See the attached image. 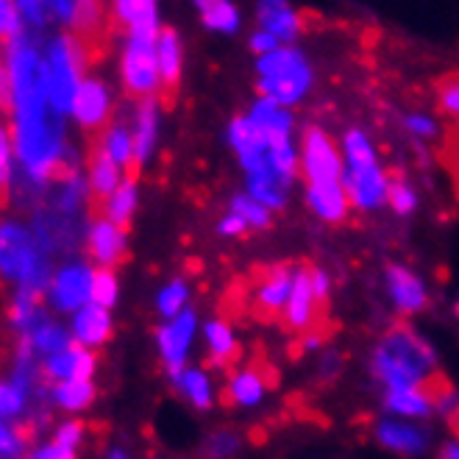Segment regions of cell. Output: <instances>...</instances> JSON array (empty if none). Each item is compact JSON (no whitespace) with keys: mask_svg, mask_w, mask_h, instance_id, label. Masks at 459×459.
<instances>
[{"mask_svg":"<svg viewBox=\"0 0 459 459\" xmlns=\"http://www.w3.org/2000/svg\"><path fill=\"white\" fill-rule=\"evenodd\" d=\"M304 176H307V201L317 212L320 221L340 223L348 214V195L342 186V156L329 140L326 131L309 126L304 134Z\"/></svg>","mask_w":459,"mask_h":459,"instance_id":"6da1fadb","label":"cell"},{"mask_svg":"<svg viewBox=\"0 0 459 459\" xmlns=\"http://www.w3.org/2000/svg\"><path fill=\"white\" fill-rule=\"evenodd\" d=\"M373 370L387 387L423 385L435 370V351L410 329H393L373 354Z\"/></svg>","mask_w":459,"mask_h":459,"instance_id":"7a4b0ae2","label":"cell"},{"mask_svg":"<svg viewBox=\"0 0 459 459\" xmlns=\"http://www.w3.org/2000/svg\"><path fill=\"white\" fill-rule=\"evenodd\" d=\"M0 276L6 281H17V287H31L39 292H45L50 284L45 251L17 223H0Z\"/></svg>","mask_w":459,"mask_h":459,"instance_id":"3957f363","label":"cell"},{"mask_svg":"<svg viewBox=\"0 0 459 459\" xmlns=\"http://www.w3.org/2000/svg\"><path fill=\"white\" fill-rule=\"evenodd\" d=\"M87 50L81 48L75 37H59L53 39L48 53H45V87H48V100L59 115H67L73 109V98L81 84V67H84Z\"/></svg>","mask_w":459,"mask_h":459,"instance_id":"277c9868","label":"cell"},{"mask_svg":"<svg viewBox=\"0 0 459 459\" xmlns=\"http://www.w3.org/2000/svg\"><path fill=\"white\" fill-rule=\"evenodd\" d=\"M123 81H126V90L137 98H148L161 87L156 37L128 34V45L123 53Z\"/></svg>","mask_w":459,"mask_h":459,"instance_id":"5b68a950","label":"cell"},{"mask_svg":"<svg viewBox=\"0 0 459 459\" xmlns=\"http://www.w3.org/2000/svg\"><path fill=\"white\" fill-rule=\"evenodd\" d=\"M320 301L315 299L312 279H309V267L299 264L292 276V290H290V301L284 307V326L295 334H309L317 332L320 323Z\"/></svg>","mask_w":459,"mask_h":459,"instance_id":"8992f818","label":"cell"},{"mask_svg":"<svg viewBox=\"0 0 459 459\" xmlns=\"http://www.w3.org/2000/svg\"><path fill=\"white\" fill-rule=\"evenodd\" d=\"M342 186L348 204L357 209H376L387 201L390 181L379 161H368V165H345L342 170Z\"/></svg>","mask_w":459,"mask_h":459,"instance_id":"52a82bcc","label":"cell"},{"mask_svg":"<svg viewBox=\"0 0 459 459\" xmlns=\"http://www.w3.org/2000/svg\"><path fill=\"white\" fill-rule=\"evenodd\" d=\"M195 312L193 309H181L176 317H170L168 326L159 329V351L161 359H165V368L170 373L173 385L181 379V373L186 368V351L193 345L195 337Z\"/></svg>","mask_w":459,"mask_h":459,"instance_id":"ba28073f","label":"cell"},{"mask_svg":"<svg viewBox=\"0 0 459 459\" xmlns=\"http://www.w3.org/2000/svg\"><path fill=\"white\" fill-rule=\"evenodd\" d=\"M48 299L59 312H78L92 301V270L81 262L65 264L48 284Z\"/></svg>","mask_w":459,"mask_h":459,"instance_id":"9c48e42d","label":"cell"},{"mask_svg":"<svg viewBox=\"0 0 459 459\" xmlns=\"http://www.w3.org/2000/svg\"><path fill=\"white\" fill-rule=\"evenodd\" d=\"M70 112L81 128H84L87 134H92V137H98V134L106 128V123H109V115H112L109 90H106L98 78H81Z\"/></svg>","mask_w":459,"mask_h":459,"instance_id":"30bf717a","label":"cell"},{"mask_svg":"<svg viewBox=\"0 0 459 459\" xmlns=\"http://www.w3.org/2000/svg\"><path fill=\"white\" fill-rule=\"evenodd\" d=\"M295 267L290 264H270L262 270V279L256 287V317L273 320L276 315H284V307L290 301Z\"/></svg>","mask_w":459,"mask_h":459,"instance_id":"8fae6325","label":"cell"},{"mask_svg":"<svg viewBox=\"0 0 459 459\" xmlns=\"http://www.w3.org/2000/svg\"><path fill=\"white\" fill-rule=\"evenodd\" d=\"M87 251L100 267H117L126 259V229L109 218H92L87 231Z\"/></svg>","mask_w":459,"mask_h":459,"instance_id":"7c38bea8","label":"cell"},{"mask_svg":"<svg viewBox=\"0 0 459 459\" xmlns=\"http://www.w3.org/2000/svg\"><path fill=\"white\" fill-rule=\"evenodd\" d=\"M95 354L81 342H70L56 354L45 357L42 373L50 382H67V379H92Z\"/></svg>","mask_w":459,"mask_h":459,"instance_id":"4fadbf2b","label":"cell"},{"mask_svg":"<svg viewBox=\"0 0 459 459\" xmlns=\"http://www.w3.org/2000/svg\"><path fill=\"white\" fill-rule=\"evenodd\" d=\"M120 165L92 140L90 153V214L98 218L106 198H109L120 184Z\"/></svg>","mask_w":459,"mask_h":459,"instance_id":"5bb4252c","label":"cell"},{"mask_svg":"<svg viewBox=\"0 0 459 459\" xmlns=\"http://www.w3.org/2000/svg\"><path fill=\"white\" fill-rule=\"evenodd\" d=\"M387 287H390V299L393 304L403 312V315H415L423 312L429 304V295L423 281L410 273L403 264H390L387 267Z\"/></svg>","mask_w":459,"mask_h":459,"instance_id":"9a60e30c","label":"cell"},{"mask_svg":"<svg viewBox=\"0 0 459 459\" xmlns=\"http://www.w3.org/2000/svg\"><path fill=\"white\" fill-rule=\"evenodd\" d=\"M159 103L153 95L143 98L140 112H137V123H134V168H131V178H137L140 168L151 159L153 145H156V131H159Z\"/></svg>","mask_w":459,"mask_h":459,"instance_id":"2e32d148","label":"cell"},{"mask_svg":"<svg viewBox=\"0 0 459 459\" xmlns=\"http://www.w3.org/2000/svg\"><path fill=\"white\" fill-rule=\"evenodd\" d=\"M112 334V317H109V309L90 301L84 304L75 317H73V340L87 345V348H98L109 340Z\"/></svg>","mask_w":459,"mask_h":459,"instance_id":"e0dca14e","label":"cell"},{"mask_svg":"<svg viewBox=\"0 0 459 459\" xmlns=\"http://www.w3.org/2000/svg\"><path fill=\"white\" fill-rule=\"evenodd\" d=\"M156 59H159L161 92H165V100L170 103V98L178 90V81H181V39L173 29H159Z\"/></svg>","mask_w":459,"mask_h":459,"instance_id":"ac0fdd59","label":"cell"},{"mask_svg":"<svg viewBox=\"0 0 459 459\" xmlns=\"http://www.w3.org/2000/svg\"><path fill=\"white\" fill-rule=\"evenodd\" d=\"M256 20L262 22L264 31L276 34L281 42H292L301 34V17L290 9L287 0H259Z\"/></svg>","mask_w":459,"mask_h":459,"instance_id":"d6986e66","label":"cell"},{"mask_svg":"<svg viewBox=\"0 0 459 459\" xmlns=\"http://www.w3.org/2000/svg\"><path fill=\"white\" fill-rule=\"evenodd\" d=\"M312 87V70L304 67L299 73H290V75H276V78H259V90L262 95L279 100L281 106H292L299 103Z\"/></svg>","mask_w":459,"mask_h":459,"instance_id":"ffe728a7","label":"cell"},{"mask_svg":"<svg viewBox=\"0 0 459 459\" xmlns=\"http://www.w3.org/2000/svg\"><path fill=\"white\" fill-rule=\"evenodd\" d=\"M264 390H267V376L259 370V365H251L231 376L226 395L231 403H239V407H254V403L262 401Z\"/></svg>","mask_w":459,"mask_h":459,"instance_id":"44dd1931","label":"cell"},{"mask_svg":"<svg viewBox=\"0 0 459 459\" xmlns=\"http://www.w3.org/2000/svg\"><path fill=\"white\" fill-rule=\"evenodd\" d=\"M376 437L379 443L390 451H398V454H420L426 448V435L415 426H407V423H393V420H385L376 426Z\"/></svg>","mask_w":459,"mask_h":459,"instance_id":"7402d4cb","label":"cell"},{"mask_svg":"<svg viewBox=\"0 0 459 459\" xmlns=\"http://www.w3.org/2000/svg\"><path fill=\"white\" fill-rule=\"evenodd\" d=\"M431 398L420 385H401V387H387V410L403 418H426L431 412Z\"/></svg>","mask_w":459,"mask_h":459,"instance_id":"603a6c76","label":"cell"},{"mask_svg":"<svg viewBox=\"0 0 459 459\" xmlns=\"http://www.w3.org/2000/svg\"><path fill=\"white\" fill-rule=\"evenodd\" d=\"M95 143L117 161V165L126 170V176L131 173V168H134V131H128L123 123L106 126L100 131V137H95Z\"/></svg>","mask_w":459,"mask_h":459,"instance_id":"cb8c5ba5","label":"cell"},{"mask_svg":"<svg viewBox=\"0 0 459 459\" xmlns=\"http://www.w3.org/2000/svg\"><path fill=\"white\" fill-rule=\"evenodd\" d=\"M134 209H137V178L126 176V181H120L117 190L109 198H106L100 214L126 229L128 221H131V214H134ZM100 214H98V218H100Z\"/></svg>","mask_w":459,"mask_h":459,"instance_id":"d4e9b609","label":"cell"},{"mask_svg":"<svg viewBox=\"0 0 459 459\" xmlns=\"http://www.w3.org/2000/svg\"><path fill=\"white\" fill-rule=\"evenodd\" d=\"M204 334H206V342H209L214 365H231V362H237L239 345H237L234 332H231V326H229L226 320H209L206 326H204Z\"/></svg>","mask_w":459,"mask_h":459,"instance_id":"484cf974","label":"cell"},{"mask_svg":"<svg viewBox=\"0 0 459 459\" xmlns=\"http://www.w3.org/2000/svg\"><path fill=\"white\" fill-rule=\"evenodd\" d=\"M251 120L267 134V137H273V134H290L292 131V115L284 112V106L273 98L262 95L254 109H251Z\"/></svg>","mask_w":459,"mask_h":459,"instance_id":"4316f807","label":"cell"},{"mask_svg":"<svg viewBox=\"0 0 459 459\" xmlns=\"http://www.w3.org/2000/svg\"><path fill=\"white\" fill-rule=\"evenodd\" d=\"M193 4L198 6L206 29L221 34H234L239 29V12L234 9L231 0H193Z\"/></svg>","mask_w":459,"mask_h":459,"instance_id":"83f0119b","label":"cell"},{"mask_svg":"<svg viewBox=\"0 0 459 459\" xmlns=\"http://www.w3.org/2000/svg\"><path fill=\"white\" fill-rule=\"evenodd\" d=\"M304 67H309V65H307V59L295 48H276V50H270V53H262L259 62H256L259 78L290 75V73H299Z\"/></svg>","mask_w":459,"mask_h":459,"instance_id":"f1b7e54d","label":"cell"},{"mask_svg":"<svg viewBox=\"0 0 459 459\" xmlns=\"http://www.w3.org/2000/svg\"><path fill=\"white\" fill-rule=\"evenodd\" d=\"M84 431H87V429H84V423H81V420H67V423L59 426L56 437L50 440V446L37 448L34 456H48V459H50V456H59V459L75 456L81 440H84Z\"/></svg>","mask_w":459,"mask_h":459,"instance_id":"f546056e","label":"cell"},{"mask_svg":"<svg viewBox=\"0 0 459 459\" xmlns=\"http://www.w3.org/2000/svg\"><path fill=\"white\" fill-rule=\"evenodd\" d=\"M92 398H95V387L90 379H67V382H56V387H53V401L70 412L90 407Z\"/></svg>","mask_w":459,"mask_h":459,"instance_id":"4dcf8cb0","label":"cell"},{"mask_svg":"<svg viewBox=\"0 0 459 459\" xmlns=\"http://www.w3.org/2000/svg\"><path fill=\"white\" fill-rule=\"evenodd\" d=\"M25 340L31 342V348L37 351L39 357H50L56 354V351H62L65 345H70V337L62 326H56V323H50L48 317L39 320L37 326L25 334Z\"/></svg>","mask_w":459,"mask_h":459,"instance_id":"1f68e13d","label":"cell"},{"mask_svg":"<svg viewBox=\"0 0 459 459\" xmlns=\"http://www.w3.org/2000/svg\"><path fill=\"white\" fill-rule=\"evenodd\" d=\"M176 387L186 395V401H190L193 407H198V410H209L212 407V385H209L204 370L184 368V373H181V379L176 382Z\"/></svg>","mask_w":459,"mask_h":459,"instance_id":"d6a6232c","label":"cell"},{"mask_svg":"<svg viewBox=\"0 0 459 459\" xmlns=\"http://www.w3.org/2000/svg\"><path fill=\"white\" fill-rule=\"evenodd\" d=\"M284 181H279L276 176H267V173H256V176H248V193L262 201L267 209H281L287 204V195H284Z\"/></svg>","mask_w":459,"mask_h":459,"instance_id":"836d02e7","label":"cell"},{"mask_svg":"<svg viewBox=\"0 0 459 459\" xmlns=\"http://www.w3.org/2000/svg\"><path fill=\"white\" fill-rule=\"evenodd\" d=\"M34 431L25 426V423H4L0 420V456H20L25 454V446L31 443Z\"/></svg>","mask_w":459,"mask_h":459,"instance_id":"e575fe53","label":"cell"},{"mask_svg":"<svg viewBox=\"0 0 459 459\" xmlns=\"http://www.w3.org/2000/svg\"><path fill=\"white\" fill-rule=\"evenodd\" d=\"M29 393L14 382H0V420H14L29 407Z\"/></svg>","mask_w":459,"mask_h":459,"instance_id":"d590c367","label":"cell"},{"mask_svg":"<svg viewBox=\"0 0 459 459\" xmlns=\"http://www.w3.org/2000/svg\"><path fill=\"white\" fill-rule=\"evenodd\" d=\"M342 151H345V159L348 165H368V161H376V151L370 145V140L359 128H351L345 131L342 137Z\"/></svg>","mask_w":459,"mask_h":459,"instance_id":"8d00e7d4","label":"cell"},{"mask_svg":"<svg viewBox=\"0 0 459 459\" xmlns=\"http://www.w3.org/2000/svg\"><path fill=\"white\" fill-rule=\"evenodd\" d=\"M231 212H237L239 218H246L248 226H254V229H267L270 226V209L262 201H256L251 193L248 195H234Z\"/></svg>","mask_w":459,"mask_h":459,"instance_id":"74e56055","label":"cell"},{"mask_svg":"<svg viewBox=\"0 0 459 459\" xmlns=\"http://www.w3.org/2000/svg\"><path fill=\"white\" fill-rule=\"evenodd\" d=\"M92 301L112 309L117 301V279L112 273V267H98L92 270Z\"/></svg>","mask_w":459,"mask_h":459,"instance_id":"f35d334b","label":"cell"},{"mask_svg":"<svg viewBox=\"0 0 459 459\" xmlns=\"http://www.w3.org/2000/svg\"><path fill=\"white\" fill-rule=\"evenodd\" d=\"M9 190H12V137L4 123V115H0V206L9 204Z\"/></svg>","mask_w":459,"mask_h":459,"instance_id":"ab89813d","label":"cell"},{"mask_svg":"<svg viewBox=\"0 0 459 459\" xmlns=\"http://www.w3.org/2000/svg\"><path fill=\"white\" fill-rule=\"evenodd\" d=\"M186 299H190V290H186V281L176 279V281H170L165 290L159 292L156 307H159V312L165 315V317H176V315L184 309Z\"/></svg>","mask_w":459,"mask_h":459,"instance_id":"60d3db41","label":"cell"},{"mask_svg":"<svg viewBox=\"0 0 459 459\" xmlns=\"http://www.w3.org/2000/svg\"><path fill=\"white\" fill-rule=\"evenodd\" d=\"M387 201H390V206H393L398 214H410V212H415V206H418L415 190H412V186H410L407 181H403V178H395V181L390 184Z\"/></svg>","mask_w":459,"mask_h":459,"instance_id":"b9f144b4","label":"cell"},{"mask_svg":"<svg viewBox=\"0 0 459 459\" xmlns=\"http://www.w3.org/2000/svg\"><path fill=\"white\" fill-rule=\"evenodd\" d=\"M22 31V14L14 0H0V39H12Z\"/></svg>","mask_w":459,"mask_h":459,"instance_id":"7bdbcfd3","label":"cell"},{"mask_svg":"<svg viewBox=\"0 0 459 459\" xmlns=\"http://www.w3.org/2000/svg\"><path fill=\"white\" fill-rule=\"evenodd\" d=\"M22 20L29 25H37V29H42V25L50 20L53 9H50V0H14Z\"/></svg>","mask_w":459,"mask_h":459,"instance_id":"ee69618b","label":"cell"},{"mask_svg":"<svg viewBox=\"0 0 459 459\" xmlns=\"http://www.w3.org/2000/svg\"><path fill=\"white\" fill-rule=\"evenodd\" d=\"M440 106L451 117H459V75H451L440 84Z\"/></svg>","mask_w":459,"mask_h":459,"instance_id":"f6af8a7d","label":"cell"},{"mask_svg":"<svg viewBox=\"0 0 459 459\" xmlns=\"http://www.w3.org/2000/svg\"><path fill=\"white\" fill-rule=\"evenodd\" d=\"M309 279H312V290H315V299L320 301V307H326L329 304V276H326V270H320V267H309Z\"/></svg>","mask_w":459,"mask_h":459,"instance_id":"bcb514c9","label":"cell"},{"mask_svg":"<svg viewBox=\"0 0 459 459\" xmlns=\"http://www.w3.org/2000/svg\"><path fill=\"white\" fill-rule=\"evenodd\" d=\"M407 128H410L412 134H418V137H423V140L437 137V123H435V120H429L426 115H410V117H407Z\"/></svg>","mask_w":459,"mask_h":459,"instance_id":"7dc6e473","label":"cell"},{"mask_svg":"<svg viewBox=\"0 0 459 459\" xmlns=\"http://www.w3.org/2000/svg\"><path fill=\"white\" fill-rule=\"evenodd\" d=\"M218 231H221L223 237H239V234H246V231H248V221H246V218H239L237 212H231V214H226V218L221 221Z\"/></svg>","mask_w":459,"mask_h":459,"instance_id":"c3c4849f","label":"cell"},{"mask_svg":"<svg viewBox=\"0 0 459 459\" xmlns=\"http://www.w3.org/2000/svg\"><path fill=\"white\" fill-rule=\"evenodd\" d=\"M276 48H281V39L276 37V34H270V31H256L254 37H251V50L254 53H259V56H262V53H270V50H276Z\"/></svg>","mask_w":459,"mask_h":459,"instance_id":"681fc988","label":"cell"},{"mask_svg":"<svg viewBox=\"0 0 459 459\" xmlns=\"http://www.w3.org/2000/svg\"><path fill=\"white\" fill-rule=\"evenodd\" d=\"M78 6H81V0H50L53 14H56L65 25H70V22H73V17H75Z\"/></svg>","mask_w":459,"mask_h":459,"instance_id":"f907efd6","label":"cell"},{"mask_svg":"<svg viewBox=\"0 0 459 459\" xmlns=\"http://www.w3.org/2000/svg\"><path fill=\"white\" fill-rule=\"evenodd\" d=\"M440 456H446V459H459V443H451L448 448H443Z\"/></svg>","mask_w":459,"mask_h":459,"instance_id":"816d5d0a","label":"cell"},{"mask_svg":"<svg viewBox=\"0 0 459 459\" xmlns=\"http://www.w3.org/2000/svg\"><path fill=\"white\" fill-rule=\"evenodd\" d=\"M456 315H459V301H456Z\"/></svg>","mask_w":459,"mask_h":459,"instance_id":"f5cc1de1","label":"cell"}]
</instances>
